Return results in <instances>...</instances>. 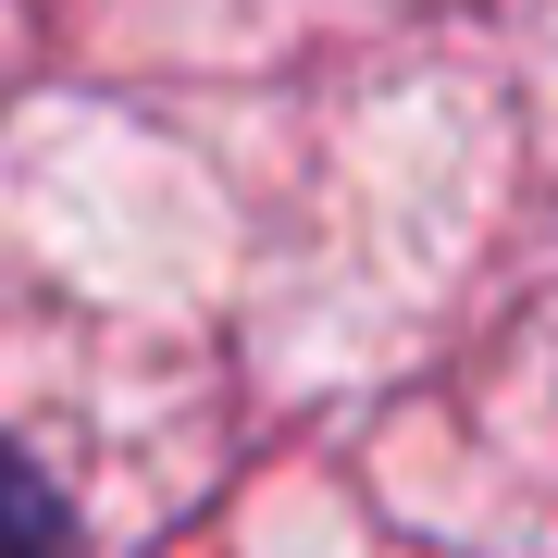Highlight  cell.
Returning a JSON list of instances; mask_svg holds the SVG:
<instances>
[{"mask_svg": "<svg viewBox=\"0 0 558 558\" xmlns=\"http://www.w3.org/2000/svg\"><path fill=\"white\" fill-rule=\"evenodd\" d=\"M0 558H75V534H62V509H50V484L25 472L13 447H0Z\"/></svg>", "mask_w": 558, "mask_h": 558, "instance_id": "cell-1", "label": "cell"}]
</instances>
